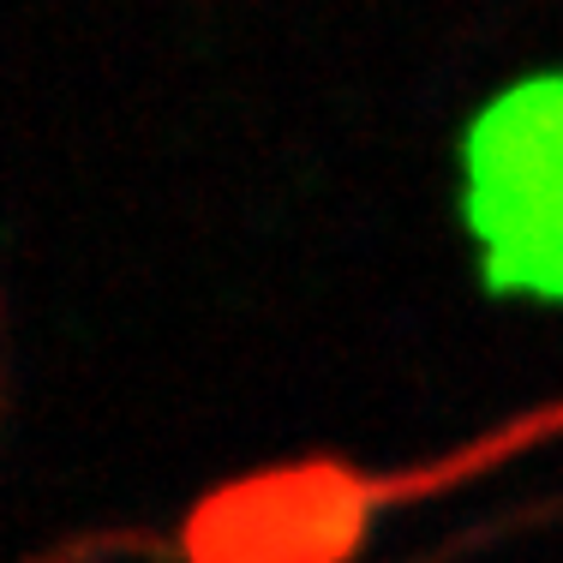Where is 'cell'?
<instances>
[{"label":"cell","instance_id":"obj_1","mask_svg":"<svg viewBox=\"0 0 563 563\" xmlns=\"http://www.w3.org/2000/svg\"><path fill=\"white\" fill-rule=\"evenodd\" d=\"M205 540H217V552H210V563H288L282 552H252V545H240V540H222V533H205Z\"/></svg>","mask_w":563,"mask_h":563}]
</instances>
